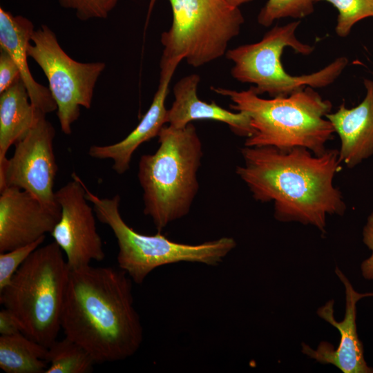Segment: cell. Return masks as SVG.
Segmentation results:
<instances>
[{
	"instance_id": "6da1fadb",
	"label": "cell",
	"mask_w": 373,
	"mask_h": 373,
	"mask_svg": "<svg viewBox=\"0 0 373 373\" xmlns=\"http://www.w3.org/2000/svg\"><path fill=\"white\" fill-rule=\"evenodd\" d=\"M240 151L244 163L236 174L256 200L273 202L277 220L309 224L325 234L327 216L344 214L343 195L334 184L342 169L338 150L315 155L300 147L245 146Z\"/></svg>"
},
{
	"instance_id": "7a4b0ae2",
	"label": "cell",
	"mask_w": 373,
	"mask_h": 373,
	"mask_svg": "<svg viewBox=\"0 0 373 373\" xmlns=\"http://www.w3.org/2000/svg\"><path fill=\"white\" fill-rule=\"evenodd\" d=\"M132 281L119 268L89 265L70 270L61 329L96 363L125 360L142 343Z\"/></svg>"
},
{
	"instance_id": "3957f363",
	"label": "cell",
	"mask_w": 373,
	"mask_h": 373,
	"mask_svg": "<svg viewBox=\"0 0 373 373\" xmlns=\"http://www.w3.org/2000/svg\"><path fill=\"white\" fill-rule=\"evenodd\" d=\"M211 89L228 97L231 109L249 115L254 133L246 138V146H272L283 151L300 147L321 155L333 138L334 129L326 118L332 104L312 87L270 99L260 97L251 87L242 90Z\"/></svg>"
},
{
	"instance_id": "277c9868",
	"label": "cell",
	"mask_w": 373,
	"mask_h": 373,
	"mask_svg": "<svg viewBox=\"0 0 373 373\" xmlns=\"http://www.w3.org/2000/svg\"><path fill=\"white\" fill-rule=\"evenodd\" d=\"M153 154L141 156L138 180L143 189L144 213L158 231L186 216L198 192L202 142L189 123L177 128L164 125Z\"/></svg>"
},
{
	"instance_id": "5b68a950",
	"label": "cell",
	"mask_w": 373,
	"mask_h": 373,
	"mask_svg": "<svg viewBox=\"0 0 373 373\" xmlns=\"http://www.w3.org/2000/svg\"><path fill=\"white\" fill-rule=\"evenodd\" d=\"M70 269L55 242L36 249L0 291V303L21 332L49 347L61 329Z\"/></svg>"
},
{
	"instance_id": "8992f818",
	"label": "cell",
	"mask_w": 373,
	"mask_h": 373,
	"mask_svg": "<svg viewBox=\"0 0 373 373\" xmlns=\"http://www.w3.org/2000/svg\"><path fill=\"white\" fill-rule=\"evenodd\" d=\"M156 0H150L148 15ZM172 23L161 35L160 68L177 66L185 60L200 67L226 55L229 43L245 22L239 7L227 0H168Z\"/></svg>"
},
{
	"instance_id": "52a82bcc",
	"label": "cell",
	"mask_w": 373,
	"mask_h": 373,
	"mask_svg": "<svg viewBox=\"0 0 373 373\" xmlns=\"http://www.w3.org/2000/svg\"><path fill=\"white\" fill-rule=\"evenodd\" d=\"M85 191L97 218L111 228L117 240L119 268L137 284L142 283L155 269L169 264L188 262L216 266L236 247L231 237L191 245L172 241L160 231L155 235L140 233L122 218L119 195L102 198L86 185Z\"/></svg>"
},
{
	"instance_id": "ba28073f",
	"label": "cell",
	"mask_w": 373,
	"mask_h": 373,
	"mask_svg": "<svg viewBox=\"0 0 373 373\" xmlns=\"http://www.w3.org/2000/svg\"><path fill=\"white\" fill-rule=\"evenodd\" d=\"M300 23L298 20L276 25L260 41L227 50L225 56L233 64L231 76L241 83L252 84L251 88L258 95L267 93L271 97L289 95L307 86L323 88L333 83L348 64L345 57L315 73L300 76L291 75L283 68L281 57L285 48H291L303 55H309L314 50L297 39L296 30Z\"/></svg>"
},
{
	"instance_id": "9c48e42d",
	"label": "cell",
	"mask_w": 373,
	"mask_h": 373,
	"mask_svg": "<svg viewBox=\"0 0 373 373\" xmlns=\"http://www.w3.org/2000/svg\"><path fill=\"white\" fill-rule=\"evenodd\" d=\"M27 50L28 57L40 66L48 79L61 131L70 135L72 124L80 115V108L91 106L94 88L105 63L73 59L46 25L34 30Z\"/></svg>"
},
{
	"instance_id": "30bf717a",
	"label": "cell",
	"mask_w": 373,
	"mask_h": 373,
	"mask_svg": "<svg viewBox=\"0 0 373 373\" xmlns=\"http://www.w3.org/2000/svg\"><path fill=\"white\" fill-rule=\"evenodd\" d=\"M55 130L40 117L15 144L13 155L0 166V190L17 187L35 196L50 210L61 213L53 191L58 166L53 150Z\"/></svg>"
},
{
	"instance_id": "8fae6325",
	"label": "cell",
	"mask_w": 373,
	"mask_h": 373,
	"mask_svg": "<svg viewBox=\"0 0 373 373\" xmlns=\"http://www.w3.org/2000/svg\"><path fill=\"white\" fill-rule=\"evenodd\" d=\"M72 178L55 192L61 216L50 233L66 255L70 270L89 265L92 261L101 262L105 258L96 216L85 196V184L75 173Z\"/></svg>"
},
{
	"instance_id": "7c38bea8",
	"label": "cell",
	"mask_w": 373,
	"mask_h": 373,
	"mask_svg": "<svg viewBox=\"0 0 373 373\" xmlns=\"http://www.w3.org/2000/svg\"><path fill=\"white\" fill-rule=\"evenodd\" d=\"M335 273L345 287L344 318L340 322L335 319L332 299L319 307L317 314L338 330L341 335L339 344L335 349L330 343L322 341L314 350L302 343V352L323 365H333L343 373H373V367H369L365 361L363 343L358 338L356 324L357 303L363 298L373 296V292L356 291L337 266Z\"/></svg>"
},
{
	"instance_id": "4fadbf2b",
	"label": "cell",
	"mask_w": 373,
	"mask_h": 373,
	"mask_svg": "<svg viewBox=\"0 0 373 373\" xmlns=\"http://www.w3.org/2000/svg\"><path fill=\"white\" fill-rule=\"evenodd\" d=\"M0 253L32 243L51 233L56 213L30 193L17 187L0 190Z\"/></svg>"
},
{
	"instance_id": "5bb4252c",
	"label": "cell",
	"mask_w": 373,
	"mask_h": 373,
	"mask_svg": "<svg viewBox=\"0 0 373 373\" xmlns=\"http://www.w3.org/2000/svg\"><path fill=\"white\" fill-rule=\"evenodd\" d=\"M200 77L190 74L179 79L173 86L174 101L167 113V124L180 128L195 120H213L227 124L236 135L251 137L254 133L249 115L231 112L218 105L201 100L198 95Z\"/></svg>"
},
{
	"instance_id": "9a60e30c",
	"label": "cell",
	"mask_w": 373,
	"mask_h": 373,
	"mask_svg": "<svg viewBox=\"0 0 373 373\" xmlns=\"http://www.w3.org/2000/svg\"><path fill=\"white\" fill-rule=\"evenodd\" d=\"M176 68L171 66L160 70L159 85L152 103L135 128L119 142L106 146H91L88 150L90 157L113 160L112 168L119 175L129 169L136 149L144 142L157 137L162 128L167 124L168 109L165 102L170 82Z\"/></svg>"
},
{
	"instance_id": "2e32d148",
	"label": "cell",
	"mask_w": 373,
	"mask_h": 373,
	"mask_svg": "<svg viewBox=\"0 0 373 373\" xmlns=\"http://www.w3.org/2000/svg\"><path fill=\"white\" fill-rule=\"evenodd\" d=\"M366 94L356 106L345 103L337 111L327 114L341 141L339 158L349 168L373 155V81L365 79Z\"/></svg>"
},
{
	"instance_id": "e0dca14e",
	"label": "cell",
	"mask_w": 373,
	"mask_h": 373,
	"mask_svg": "<svg viewBox=\"0 0 373 373\" xmlns=\"http://www.w3.org/2000/svg\"><path fill=\"white\" fill-rule=\"evenodd\" d=\"M34 30L30 20L0 8V48L7 51L17 64L32 104L46 115L57 110V105L49 88L33 78L28 65L27 48Z\"/></svg>"
},
{
	"instance_id": "ac0fdd59",
	"label": "cell",
	"mask_w": 373,
	"mask_h": 373,
	"mask_svg": "<svg viewBox=\"0 0 373 373\" xmlns=\"http://www.w3.org/2000/svg\"><path fill=\"white\" fill-rule=\"evenodd\" d=\"M44 115L32 104L21 78L0 93V166L7 160L6 153L10 147Z\"/></svg>"
},
{
	"instance_id": "d6986e66",
	"label": "cell",
	"mask_w": 373,
	"mask_h": 373,
	"mask_svg": "<svg viewBox=\"0 0 373 373\" xmlns=\"http://www.w3.org/2000/svg\"><path fill=\"white\" fill-rule=\"evenodd\" d=\"M48 348L23 332L0 336V367L6 373H46Z\"/></svg>"
},
{
	"instance_id": "ffe728a7",
	"label": "cell",
	"mask_w": 373,
	"mask_h": 373,
	"mask_svg": "<svg viewBox=\"0 0 373 373\" xmlns=\"http://www.w3.org/2000/svg\"><path fill=\"white\" fill-rule=\"evenodd\" d=\"M48 361L46 373H89L96 363L82 346L66 336L48 347Z\"/></svg>"
},
{
	"instance_id": "44dd1931",
	"label": "cell",
	"mask_w": 373,
	"mask_h": 373,
	"mask_svg": "<svg viewBox=\"0 0 373 373\" xmlns=\"http://www.w3.org/2000/svg\"><path fill=\"white\" fill-rule=\"evenodd\" d=\"M317 0H267L257 17L258 23L269 27L278 19H300L312 15Z\"/></svg>"
},
{
	"instance_id": "7402d4cb",
	"label": "cell",
	"mask_w": 373,
	"mask_h": 373,
	"mask_svg": "<svg viewBox=\"0 0 373 373\" xmlns=\"http://www.w3.org/2000/svg\"><path fill=\"white\" fill-rule=\"evenodd\" d=\"M332 4L338 10L335 32L340 37H347L358 21L373 17V0H317Z\"/></svg>"
},
{
	"instance_id": "603a6c76",
	"label": "cell",
	"mask_w": 373,
	"mask_h": 373,
	"mask_svg": "<svg viewBox=\"0 0 373 373\" xmlns=\"http://www.w3.org/2000/svg\"><path fill=\"white\" fill-rule=\"evenodd\" d=\"M45 238L43 236L32 243L0 253V291L10 283L15 272L30 255L41 246Z\"/></svg>"
},
{
	"instance_id": "cb8c5ba5",
	"label": "cell",
	"mask_w": 373,
	"mask_h": 373,
	"mask_svg": "<svg viewBox=\"0 0 373 373\" xmlns=\"http://www.w3.org/2000/svg\"><path fill=\"white\" fill-rule=\"evenodd\" d=\"M60 6L75 12L79 19H105L119 0H58Z\"/></svg>"
},
{
	"instance_id": "d4e9b609",
	"label": "cell",
	"mask_w": 373,
	"mask_h": 373,
	"mask_svg": "<svg viewBox=\"0 0 373 373\" xmlns=\"http://www.w3.org/2000/svg\"><path fill=\"white\" fill-rule=\"evenodd\" d=\"M0 49V93H1L21 77L19 69L12 57L5 50Z\"/></svg>"
},
{
	"instance_id": "484cf974",
	"label": "cell",
	"mask_w": 373,
	"mask_h": 373,
	"mask_svg": "<svg viewBox=\"0 0 373 373\" xmlns=\"http://www.w3.org/2000/svg\"><path fill=\"white\" fill-rule=\"evenodd\" d=\"M363 242L371 251V255L361 264L364 278L373 281V211L367 217L363 229Z\"/></svg>"
},
{
	"instance_id": "4316f807",
	"label": "cell",
	"mask_w": 373,
	"mask_h": 373,
	"mask_svg": "<svg viewBox=\"0 0 373 373\" xmlns=\"http://www.w3.org/2000/svg\"><path fill=\"white\" fill-rule=\"evenodd\" d=\"M22 332L15 317L5 308L0 311V334L11 335Z\"/></svg>"
},
{
	"instance_id": "83f0119b",
	"label": "cell",
	"mask_w": 373,
	"mask_h": 373,
	"mask_svg": "<svg viewBox=\"0 0 373 373\" xmlns=\"http://www.w3.org/2000/svg\"><path fill=\"white\" fill-rule=\"evenodd\" d=\"M231 4L240 7V6L249 3L252 0H227Z\"/></svg>"
}]
</instances>
